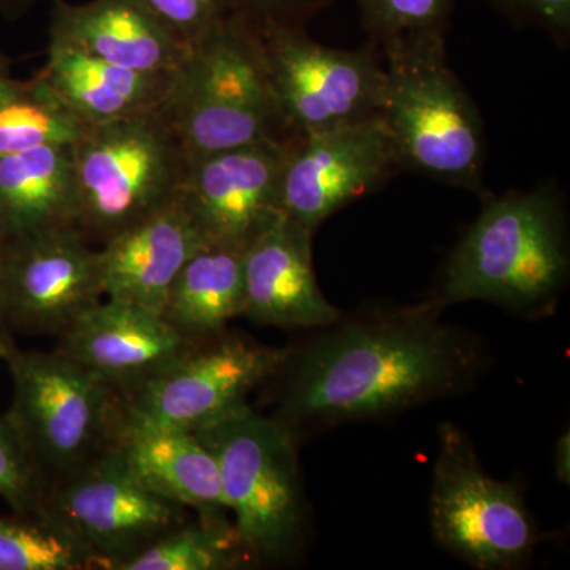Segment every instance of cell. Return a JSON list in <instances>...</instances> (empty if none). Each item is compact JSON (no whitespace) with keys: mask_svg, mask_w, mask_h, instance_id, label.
<instances>
[{"mask_svg":"<svg viewBox=\"0 0 570 570\" xmlns=\"http://www.w3.org/2000/svg\"><path fill=\"white\" fill-rule=\"evenodd\" d=\"M187 165L159 110L88 127L73 141L75 227L102 246L174 200Z\"/></svg>","mask_w":570,"mask_h":570,"instance_id":"8992f818","label":"cell"},{"mask_svg":"<svg viewBox=\"0 0 570 570\" xmlns=\"http://www.w3.org/2000/svg\"><path fill=\"white\" fill-rule=\"evenodd\" d=\"M557 472L562 482H569V434L562 436L557 448Z\"/></svg>","mask_w":570,"mask_h":570,"instance_id":"1f68e13d","label":"cell"},{"mask_svg":"<svg viewBox=\"0 0 570 570\" xmlns=\"http://www.w3.org/2000/svg\"><path fill=\"white\" fill-rule=\"evenodd\" d=\"M205 247L176 194L163 208L99 247L105 298L160 314L176 275Z\"/></svg>","mask_w":570,"mask_h":570,"instance_id":"ac0fdd59","label":"cell"},{"mask_svg":"<svg viewBox=\"0 0 570 570\" xmlns=\"http://www.w3.org/2000/svg\"><path fill=\"white\" fill-rule=\"evenodd\" d=\"M48 480L6 415H0V498L13 512L40 513Z\"/></svg>","mask_w":570,"mask_h":570,"instance_id":"4316f807","label":"cell"},{"mask_svg":"<svg viewBox=\"0 0 570 570\" xmlns=\"http://www.w3.org/2000/svg\"><path fill=\"white\" fill-rule=\"evenodd\" d=\"M88 129L39 75L0 77V157L52 142H73Z\"/></svg>","mask_w":570,"mask_h":570,"instance_id":"603a6c76","label":"cell"},{"mask_svg":"<svg viewBox=\"0 0 570 570\" xmlns=\"http://www.w3.org/2000/svg\"><path fill=\"white\" fill-rule=\"evenodd\" d=\"M91 569L92 554L47 513L0 515V570Z\"/></svg>","mask_w":570,"mask_h":570,"instance_id":"d4e9b609","label":"cell"},{"mask_svg":"<svg viewBox=\"0 0 570 570\" xmlns=\"http://www.w3.org/2000/svg\"><path fill=\"white\" fill-rule=\"evenodd\" d=\"M195 434L219 464L225 504L250 560L295 558L307 523L294 431L247 403Z\"/></svg>","mask_w":570,"mask_h":570,"instance_id":"5b68a950","label":"cell"},{"mask_svg":"<svg viewBox=\"0 0 570 570\" xmlns=\"http://www.w3.org/2000/svg\"><path fill=\"white\" fill-rule=\"evenodd\" d=\"M288 347H273L225 332L195 344L174 365L118 397L115 442L157 433L195 431L245 406L275 376Z\"/></svg>","mask_w":570,"mask_h":570,"instance_id":"ba28073f","label":"cell"},{"mask_svg":"<svg viewBox=\"0 0 570 570\" xmlns=\"http://www.w3.org/2000/svg\"><path fill=\"white\" fill-rule=\"evenodd\" d=\"M9 419L48 483L85 466L115 442L118 395L63 355L14 344Z\"/></svg>","mask_w":570,"mask_h":570,"instance_id":"52a82bcc","label":"cell"},{"mask_svg":"<svg viewBox=\"0 0 570 570\" xmlns=\"http://www.w3.org/2000/svg\"><path fill=\"white\" fill-rule=\"evenodd\" d=\"M426 299L325 326L288 347L273 387L272 417L298 438L305 428L379 419L459 392L485 363L474 337L441 321Z\"/></svg>","mask_w":570,"mask_h":570,"instance_id":"6da1fadb","label":"cell"},{"mask_svg":"<svg viewBox=\"0 0 570 570\" xmlns=\"http://www.w3.org/2000/svg\"><path fill=\"white\" fill-rule=\"evenodd\" d=\"M228 515H194L122 570H232L250 564Z\"/></svg>","mask_w":570,"mask_h":570,"instance_id":"cb8c5ba5","label":"cell"},{"mask_svg":"<svg viewBox=\"0 0 570 570\" xmlns=\"http://www.w3.org/2000/svg\"><path fill=\"white\" fill-rule=\"evenodd\" d=\"M257 33L277 107L296 137L381 116L385 70L373 52L324 47L305 29L264 26Z\"/></svg>","mask_w":570,"mask_h":570,"instance_id":"8fae6325","label":"cell"},{"mask_svg":"<svg viewBox=\"0 0 570 570\" xmlns=\"http://www.w3.org/2000/svg\"><path fill=\"white\" fill-rule=\"evenodd\" d=\"M159 111L189 160L296 137L277 107L257 28L243 13L190 45Z\"/></svg>","mask_w":570,"mask_h":570,"instance_id":"3957f363","label":"cell"},{"mask_svg":"<svg viewBox=\"0 0 570 570\" xmlns=\"http://www.w3.org/2000/svg\"><path fill=\"white\" fill-rule=\"evenodd\" d=\"M7 66L3 63L2 58H0V77H2L3 73H7Z\"/></svg>","mask_w":570,"mask_h":570,"instance_id":"836d02e7","label":"cell"},{"mask_svg":"<svg viewBox=\"0 0 570 570\" xmlns=\"http://www.w3.org/2000/svg\"><path fill=\"white\" fill-rule=\"evenodd\" d=\"M313 232L283 216L245 250V309L255 325L325 328L341 311L318 287Z\"/></svg>","mask_w":570,"mask_h":570,"instance_id":"2e32d148","label":"cell"},{"mask_svg":"<svg viewBox=\"0 0 570 570\" xmlns=\"http://www.w3.org/2000/svg\"><path fill=\"white\" fill-rule=\"evenodd\" d=\"M73 142H52L0 157V230L7 238L73 225Z\"/></svg>","mask_w":570,"mask_h":570,"instance_id":"ffe728a7","label":"cell"},{"mask_svg":"<svg viewBox=\"0 0 570 570\" xmlns=\"http://www.w3.org/2000/svg\"><path fill=\"white\" fill-rule=\"evenodd\" d=\"M512 20L535 26L554 39L568 40L570 32V0H490Z\"/></svg>","mask_w":570,"mask_h":570,"instance_id":"f546056e","label":"cell"},{"mask_svg":"<svg viewBox=\"0 0 570 570\" xmlns=\"http://www.w3.org/2000/svg\"><path fill=\"white\" fill-rule=\"evenodd\" d=\"M288 140H265L189 160L178 198L206 245L245 250L283 216Z\"/></svg>","mask_w":570,"mask_h":570,"instance_id":"7c38bea8","label":"cell"},{"mask_svg":"<svg viewBox=\"0 0 570 570\" xmlns=\"http://www.w3.org/2000/svg\"><path fill=\"white\" fill-rule=\"evenodd\" d=\"M104 298L99 249L73 225L9 239L3 302L11 332L61 336Z\"/></svg>","mask_w":570,"mask_h":570,"instance_id":"4fadbf2b","label":"cell"},{"mask_svg":"<svg viewBox=\"0 0 570 570\" xmlns=\"http://www.w3.org/2000/svg\"><path fill=\"white\" fill-rule=\"evenodd\" d=\"M146 489L195 515H228L216 459L190 431H157L112 445Z\"/></svg>","mask_w":570,"mask_h":570,"instance_id":"44dd1931","label":"cell"},{"mask_svg":"<svg viewBox=\"0 0 570 570\" xmlns=\"http://www.w3.org/2000/svg\"><path fill=\"white\" fill-rule=\"evenodd\" d=\"M58 351L118 397L159 376L195 346L160 314L104 298L58 336Z\"/></svg>","mask_w":570,"mask_h":570,"instance_id":"9a60e30c","label":"cell"},{"mask_svg":"<svg viewBox=\"0 0 570 570\" xmlns=\"http://www.w3.org/2000/svg\"><path fill=\"white\" fill-rule=\"evenodd\" d=\"M430 521L434 539L475 569L517 568L538 540L519 487L491 478L453 423L439 426Z\"/></svg>","mask_w":570,"mask_h":570,"instance_id":"9c48e42d","label":"cell"},{"mask_svg":"<svg viewBox=\"0 0 570 570\" xmlns=\"http://www.w3.org/2000/svg\"><path fill=\"white\" fill-rule=\"evenodd\" d=\"M171 32L190 47L236 13L238 0H142Z\"/></svg>","mask_w":570,"mask_h":570,"instance_id":"83f0119b","label":"cell"},{"mask_svg":"<svg viewBox=\"0 0 570 570\" xmlns=\"http://www.w3.org/2000/svg\"><path fill=\"white\" fill-rule=\"evenodd\" d=\"M564 205L538 187L490 198L442 269L431 302H490L523 314L550 313L569 277Z\"/></svg>","mask_w":570,"mask_h":570,"instance_id":"7a4b0ae2","label":"cell"},{"mask_svg":"<svg viewBox=\"0 0 570 570\" xmlns=\"http://www.w3.org/2000/svg\"><path fill=\"white\" fill-rule=\"evenodd\" d=\"M41 512L66 528L105 570H122L194 515L146 489L112 445L51 480Z\"/></svg>","mask_w":570,"mask_h":570,"instance_id":"30bf717a","label":"cell"},{"mask_svg":"<svg viewBox=\"0 0 570 570\" xmlns=\"http://www.w3.org/2000/svg\"><path fill=\"white\" fill-rule=\"evenodd\" d=\"M397 167L395 148L379 118L296 137L283 175V213L316 232L332 214L384 181Z\"/></svg>","mask_w":570,"mask_h":570,"instance_id":"5bb4252c","label":"cell"},{"mask_svg":"<svg viewBox=\"0 0 570 570\" xmlns=\"http://www.w3.org/2000/svg\"><path fill=\"white\" fill-rule=\"evenodd\" d=\"M245 309V253L208 246L187 261L165 296L160 316L193 343L220 335Z\"/></svg>","mask_w":570,"mask_h":570,"instance_id":"7402d4cb","label":"cell"},{"mask_svg":"<svg viewBox=\"0 0 570 570\" xmlns=\"http://www.w3.org/2000/svg\"><path fill=\"white\" fill-rule=\"evenodd\" d=\"M381 118L397 167L482 193L485 138L478 108L445 61V37L384 48Z\"/></svg>","mask_w":570,"mask_h":570,"instance_id":"277c9868","label":"cell"},{"mask_svg":"<svg viewBox=\"0 0 570 570\" xmlns=\"http://www.w3.org/2000/svg\"><path fill=\"white\" fill-rule=\"evenodd\" d=\"M48 45L153 73H171L189 51L142 0H52Z\"/></svg>","mask_w":570,"mask_h":570,"instance_id":"e0dca14e","label":"cell"},{"mask_svg":"<svg viewBox=\"0 0 570 570\" xmlns=\"http://www.w3.org/2000/svg\"><path fill=\"white\" fill-rule=\"evenodd\" d=\"M336 0H238L243 14L257 28L305 29L307 22Z\"/></svg>","mask_w":570,"mask_h":570,"instance_id":"f1b7e54d","label":"cell"},{"mask_svg":"<svg viewBox=\"0 0 570 570\" xmlns=\"http://www.w3.org/2000/svg\"><path fill=\"white\" fill-rule=\"evenodd\" d=\"M40 77L86 126H102L163 107L171 73L126 69L59 45H48Z\"/></svg>","mask_w":570,"mask_h":570,"instance_id":"d6986e66","label":"cell"},{"mask_svg":"<svg viewBox=\"0 0 570 570\" xmlns=\"http://www.w3.org/2000/svg\"><path fill=\"white\" fill-rule=\"evenodd\" d=\"M9 238L0 230V360L14 346L13 332L7 322L6 302H3V281H6V261Z\"/></svg>","mask_w":570,"mask_h":570,"instance_id":"4dcf8cb0","label":"cell"},{"mask_svg":"<svg viewBox=\"0 0 570 570\" xmlns=\"http://www.w3.org/2000/svg\"><path fill=\"white\" fill-rule=\"evenodd\" d=\"M39 0H0V11L7 17H20L32 9Z\"/></svg>","mask_w":570,"mask_h":570,"instance_id":"d6a6232c","label":"cell"},{"mask_svg":"<svg viewBox=\"0 0 570 570\" xmlns=\"http://www.w3.org/2000/svg\"><path fill=\"white\" fill-rule=\"evenodd\" d=\"M363 26L384 48L445 37L453 0H356Z\"/></svg>","mask_w":570,"mask_h":570,"instance_id":"484cf974","label":"cell"}]
</instances>
